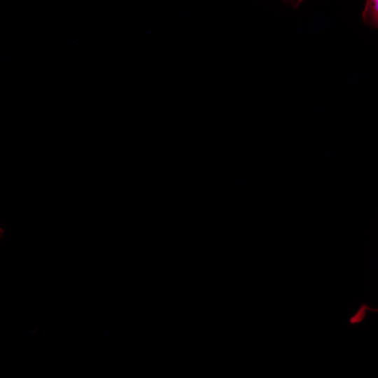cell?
Returning <instances> with one entry per match:
<instances>
[{
  "label": "cell",
  "instance_id": "cell-3",
  "mask_svg": "<svg viewBox=\"0 0 378 378\" xmlns=\"http://www.w3.org/2000/svg\"><path fill=\"white\" fill-rule=\"evenodd\" d=\"M303 1L304 0H283L284 3L290 4L294 8H298Z\"/></svg>",
  "mask_w": 378,
  "mask_h": 378
},
{
  "label": "cell",
  "instance_id": "cell-4",
  "mask_svg": "<svg viewBox=\"0 0 378 378\" xmlns=\"http://www.w3.org/2000/svg\"><path fill=\"white\" fill-rule=\"evenodd\" d=\"M2 232H3V231H2V230L0 228V237H1V234H2Z\"/></svg>",
  "mask_w": 378,
  "mask_h": 378
},
{
  "label": "cell",
  "instance_id": "cell-2",
  "mask_svg": "<svg viewBox=\"0 0 378 378\" xmlns=\"http://www.w3.org/2000/svg\"><path fill=\"white\" fill-rule=\"evenodd\" d=\"M368 311L377 312V309L372 308L366 303L360 304L355 314L350 317L349 323L351 325H356L361 323L365 319L366 313Z\"/></svg>",
  "mask_w": 378,
  "mask_h": 378
},
{
  "label": "cell",
  "instance_id": "cell-1",
  "mask_svg": "<svg viewBox=\"0 0 378 378\" xmlns=\"http://www.w3.org/2000/svg\"><path fill=\"white\" fill-rule=\"evenodd\" d=\"M361 15L363 21L367 27L377 29L378 0H366Z\"/></svg>",
  "mask_w": 378,
  "mask_h": 378
}]
</instances>
